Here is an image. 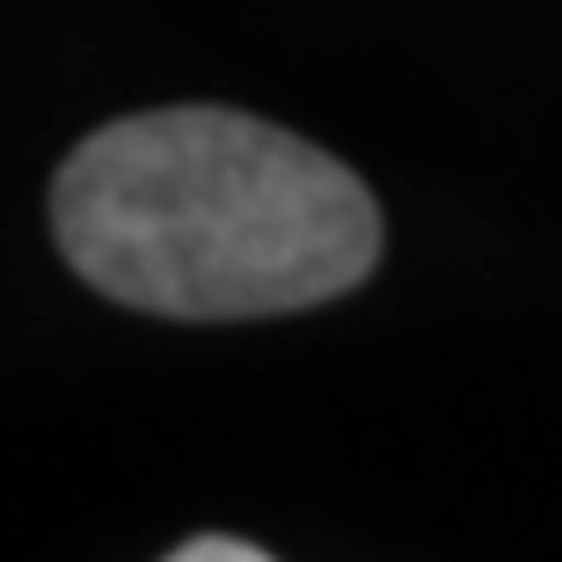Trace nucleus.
<instances>
[{
    "label": "nucleus",
    "mask_w": 562,
    "mask_h": 562,
    "mask_svg": "<svg viewBox=\"0 0 562 562\" xmlns=\"http://www.w3.org/2000/svg\"><path fill=\"white\" fill-rule=\"evenodd\" d=\"M52 227L103 300L168 322L300 314L380 263V205L351 168L212 103L88 132L52 183Z\"/></svg>",
    "instance_id": "1"
},
{
    "label": "nucleus",
    "mask_w": 562,
    "mask_h": 562,
    "mask_svg": "<svg viewBox=\"0 0 562 562\" xmlns=\"http://www.w3.org/2000/svg\"><path fill=\"white\" fill-rule=\"evenodd\" d=\"M176 562H263L256 541H220V533H198V541L176 548Z\"/></svg>",
    "instance_id": "2"
}]
</instances>
